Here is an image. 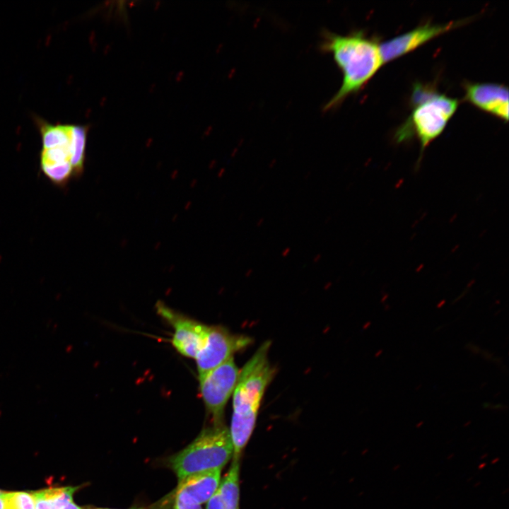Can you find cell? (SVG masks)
<instances>
[{
    "label": "cell",
    "instance_id": "11",
    "mask_svg": "<svg viewBox=\"0 0 509 509\" xmlns=\"http://www.w3.org/2000/svg\"><path fill=\"white\" fill-rule=\"evenodd\" d=\"M239 459L233 458L227 474L221 479L206 509H239Z\"/></svg>",
    "mask_w": 509,
    "mask_h": 509
},
{
    "label": "cell",
    "instance_id": "6",
    "mask_svg": "<svg viewBox=\"0 0 509 509\" xmlns=\"http://www.w3.org/2000/svg\"><path fill=\"white\" fill-rule=\"evenodd\" d=\"M252 342L248 336L232 334L221 327L209 326L203 346L195 358L199 376L221 365Z\"/></svg>",
    "mask_w": 509,
    "mask_h": 509
},
{
    "label": "cell",
    "instance_id": "1",
    "mask_svg": "<svg viewBox=\"0 0 509 509\" xmlns=\"http://www.w3.org/2000/svg\"><path fill=\"white\" fill-rule=\"evenodd\" d=\"M323 34L321 49L332 55L342 73L339 89L324 106L329 110L359 92L384 64L378 41L362 30L346 35L329 31Z\"/></svg>",
    "mask_w": 509,
    "mask_h": 509
},
{
    "label": "cell",
    "instance_id": "22",
    "mask_svg": "<svg viewBox=\"0 0 509 509\" xmlns=\"http://www.w3.org/2000/svg\"><path fill=\"white\" fill-rule=\"evenodd\" d=\"M90 509H111V508H90ZM131 509H146L144 508H131Z\"/></svg>",
    "mask_w": 509,
    "mask_h": 509
},
{
    "label": "cell",
    "instance_id": "13",
    "mask_svg": "<svg viewBox=\"0 0 509 509\" xmlns=\"http://www.w3.org/2000/svg\"><path fill=\"white\" fill-rule=\"evenodd\" d=\"M78 486L50 487L33 491L35 509H81L74 501Z\"/></svg>",
    "mask_w": 509,
    "mask_h": 509
},
{
    "label": "cell",
    "instance_id": "23",
    "mask_svg": "<svg viewBox=\"0 0 509 509\" xmlns=\"http://www.w3.org/2000/svg\"><path fill=\"white\" fill-rule=\"evenodd\" d=\"M252 272V269H249V270H247V271L246 274H247V275H250Z\"/></svg>",
    "mask_w": 509,
    "mask_h": 509
},
{
    "label": "cell",
    "instance_id": "5",
    "mask_svg": "<svg viewBox=\"0 0 509 509\" xmlns=\"http://www.w3.org/2000/svg\"><path fill=\"white\" fill-rule=\"evenodd\" d=\"M240 371L233 357L199 376V390L213 425L223 424L224 409L236 387Z\"/></svg>",
    "mask_w": 509,
    "mask_h": 509
},
{
    "label": "cell",
    "instance_id": "19",
    "mask_svg": "<svg viewBox=\"0 0 509 509\" xmlns=\"http://www.w3.org/2000/svg\"><path fill=\"white\" fill-rule=\"evenodd\" d=\"M290 252H291V248H290V247H286V248L282 251V252H281V256H282V257H286V256H288V255H289Z\"/></svg>",
    "mask_w": 509,
    "mask_h": 509
},
{
    "label": "cell",
    "instance_id": "8",
    "mask_svg": "<svg viewBox=\"0 0 509 509\" xmlns=\"http://www.w3.org/2000/svg\"><path fill=\"white\" fill-rule=\"evenodd\" d=\"M462 23L463 21H452L445 24L428 23L380 43V52L383 64L415 50Z\"/></svg>",
    "mask_w": 509,
    "mask_h": 509
},
{
    "label": "cell",
    "instance_id": "9",
    "mask_svg": "<svg viewBox=\"0 0 509 509\" xmlns=\"http://www.w3.org/2000/svg\"><path fill=\"white\" fill-rule=\"evenodd\" d=\"M464 100L476 107L508 122V88L492 83H467Z\"/></svg>",
    "mask_w": 509,
    "mask_h": 509
},
{
    "label": "cell",
    "instance_id": "21",
    "mask_svg": "<svg viewBox=\"0 0 509 509\" xmlns=\"http://www.w3.org/2000/svg\"><path fill=\"white\" fill-rule=\"evenodd\" d=\"M264 221V219L263 218H259L256 223L257 226V227L261 226L263 224Z\"/></svg>",
    "mask_w": 509,
    "mask_h": 509
},
{
    "label": "cell",
    "instance_id": "20",
    "mask_svg": "<svg viewBox=\"0 0 509 509\" xmlns=\"http://www.w3.org/2000/svg\"><path fill=\"white\" fill-rule=\"evenodd\" d=\"M321 258H322L321 254H317V255H316L314 257V258H313V262H314V263L318 262L320 260Z\"/></svg>",
    "mask_w": 509,
    "mask_h": 509
},
{
    "label": "cell",
    "instance_id": "3",
    "mask_svg": "<svg viewBox=\"0 0 509 509\" xmlns=\"http://www.w3.org/2000/svg\"><path fill=\"white\" fill-rule=\"evenodd\" d=\"M411 103L412 112L395 137L402 142L415 136L420 142L422 155L430 143L443 133L459 101L438 93L431 86L418 83L414 86Z\"/></svg>",
    "mask_w": 509,
    "mask_h": 509
},
{
    "label": "cell",
    "instance_id": "16",
    "mask_svg": "<svg viewBox=\"0 0 509 509\" xmlns=\"http://www.w3.org/2000/svg\"><path fill=\"white\" fill-rule=\"evenodd\" d=\"M10 509H35L33 492L6 491Z\"/></svg>",
    "mask_w": 509,
    "mask_h": 509
},
{
    "label": "cell",
    "instance_id": "10",
    "mask_svg": "<svg viewBox=\"0 0 509 509\" xmlns=\"http://www.w3.org/2000/svg\"><path fill=\"white\" fill-rule=\"evenodd\" d=\"M71 157V144L42 148L40 156V169L54 185L64 187L74 175Z\"/></svg>",
    "mask_w": 509,
    "mask_h": 509
},
{
    "label": "cell",
    "instance_id": "24",
    "mask_svg": "<svg viewBox=\"0 0 509 509\" xmlns=\"http://www.w3.org/2000/svg\"><path fill=\"white\" fill-rule=\"evenodd\" d=\"M1 491H2V490H0V492H1Z\"/></svg>",
    "mask_w": 509,
    "mask_h": 509
},
{
    "label": "cell",
    "instance_id": "2",
    "mask_svg": "<svg viewBox=\"0 0 509 509\" xmlns=\"http://www.w3.org/2000/svg\"><path fill=\"white\" fill-rule=\"evenodd\" d=\"M270 345L269 341L264 342L239 374L229 430L233 458L239 459L253 432L262 399L275 373L268 359Z\"/></svg>",
    "mask_w": 509,
    "mask_h": 509
},
{
    "label": "cell",
    "instance_id": "17",
    "mask_svg": "<svg viewBox=\"0 0 509 509\" xmlns=\"http://www.w3.org/2000/svg\"><path fill=\"white\" fill-rule=\"evenodd\" d=\"M174 509H202V508L200 504L187 495L175 491Z\"/></svg>",
    "mask_w": 509,
    "mask_h": 509
},
{
    "label": "cell",
    "instance_id": "15",
    "mask_svg": "<svg viewBox=\"0 0 509 509\" xmlns=\"http://www.w3.org/2000/svg\"><path fill=\"white\" fill-rule=\"evenodd\" d=\"M87 128L81 125H73L71 143V165L74 175H78L83 169Z\"/></svg>",
    "mask_w": 509,
    "mask_h": 509
},
{
    "label": "cell",
    "instance_id": "18",
    "mask_svg": "<svg viewBox=\"0 0 509 509\" xmlns=\"http://www.w3.org/2000/svg\"><path fill=\"white\" fill-rule=\"evenodd\" d=\"M0 509H10L6 498V491L0 492Z\"/></svg>",
    "mask_w": 509,
    "mask_h": 509
},
{
    "label": "cell",
    "instance_id": "12",
    "mask_svg": "<svg viewBox=\"0 0 509 509\" xmlns=\"http://www.w3.org/2000/svg\"><path fill=\"white\" fill-rule=\"evenodd\" d=\"M221 481V470L192 474L179 481L176 491L181 492L199 504L207 503Z\"/></svg>",
    "mask_w": 509,
    "mask_h": 509
},
{
    "label": "cell",
    "instance_id": "14",
    "mask_svg": "<svg viewBox=\"0 0 509 509\" xmlns=\"http://www.w3.org/2000/svg\"><path fill=\"white\" fill-rule=\"evenodd\" d=\"M37 124L39 127L42 138V148H49L71 144L73 125L53 124L41 119L37 120Z\"/></svg>",
    "mask_w": 509,
    "mask_h": 509
},
{
    "label": "cell",
    "instance_id": "7",
    "mask_svg": "<svg viewBox=\"0 0 509 509\" xmlns=\"http://www.w3.org/2000/svg\"><path fill=\"white\" fill-rule=\"evenodd\" d=\"M158 314L174 329L172 344L182 356L195 358L203 346L209 326L167 307L161 302L156 305Z\"/></svg>",
    "mask_w": 509,
    "mask_h": 509
},
{
    "label": "cell",
    "instance_id": "4",
    "mask_svg": "<svg viewBox=\"0 0 509 509\" xmlns=\"http://www.w3.org/2000/svg\"><path fill=\"white\" fill-rule=\"evenodd\" d=\"M233 456L229 429L223 424L201 431L186 447L169 459V466L180 481L197 473L221 470Z\"/></svg>",
    "mask_w": 509,
    "mask_h": 509
}]
</instances>
